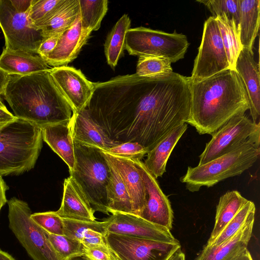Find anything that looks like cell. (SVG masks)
Wrapping results in <instances>:
<instances>
[{
    "instance_id": "44",
    "label": "cell",
    "mask_w": 260,
    "mask_h": 260,
    "mask_svg": "<svg viewBox=\"0 0 260 260\" xmlns=\"http://www.w3.org/2000/svg\"><path fill=\"white\" fill-rule=\"evenodd\" d=\"M9 188V186L6 184L2 176L0 175V210L8 201L6 192Z\"/></svg>"
},
{
    "instance_id": "32",
    "label": "cell",
    "mask_w": 260,
    "mask_h": 260,
    "mask_svg": "<svg viewBox=\"0 0 260 260\" xmlns=\"http://www.w3.org/2000/svg\"><path fill=\"white\" fill-rule=\"evenodd\" d=\"M67 0H32L27 12L31 24L40 27L53 17L65 5Z\"/></svg>"
},
{
    "instance_id": "6",
    "label": "cell",
    "mask_w": 260,
    "mask_h": 260,
    "mask_svg": "<svg viewBox=\"0 0 260 260\" xmlns=\"http://www.w3.org/2000/svg\"><path fill=\"white\" fill-rule=\"evenodd\" d=\"M259 154V147L245 143L207 163L188 167L180 181L191 192L199 191L202 186H213L225 179L241 174L253 166Z\"/></svg>"
},
{
    "instance_id": "25",
    "label": "cell",
    "mask_w": 260,
    "mask_h": 260,
    "mask_svg": "<svg viewBox=\"0 0 260 260\" xmlns=\"http://www.w3.org/2000/svg\"><path fill=\"white\" fill-rule=\"evenodd\" d=\"M248 201L237 190L227 191L220 197L216 207L214 227L206 245L212 244L225 226Z\"/></svg>"
},
{
    "instance_id": "33",
    "label": "cell",
    "mask_w": 260,
    "mask_h": 260,
    "mask_svg": "<svg viewBox=\"0 0 260 260\" xmlns=\"http://www.w3.org/2000/svg\"><path fill=\"white\" fill-rule=\"evenodd\" d=\"M46 233L59 260H72L83 256V244L78 240L64 235Z\"/></svg>"
},
{
    "instance_id": "20",
    "label": "cell",
    "mask_w": 260,
    "mask_h": 260,
    "mask_svg": "<svg viewBox=\"0 0 260 260\" xmlns=\"http://www.w3.org/2000/svg\"><path fill=\"white\" fill-rule=\"evenodd\" d=\"M56 213L63 218L94 221V210L79 187L70 176L63 182L61 206Z\"/></svg>"
},
{
    "instance_id": "12",
    "label": "cell",
    "mask_w": 260,
    "mask_h": 260,
    "mask_svg": "<svg viewBox=\"0 0 260 260\" xmlns=\"http://www.w3.org/2000/svg\"><path fill=\"white\" fill-rule=\"evenodd\" d=\"M106 243L118 260H169L181 248L180 242L166 243L107 233Z\"/></svg>"
},
{
    "instance_id": "26",
    "label": "cell",
    "mask_w": 260,
    "mask_h": 260,
    "mask_svg": "<svg viewBox=\"0 0 260 260\" xmlns=\"http://www.w3.org/2000/svg\"><path fill=\"white\" fill-rule=\"evenodd\" d=\"M239 38L243 48L253 49L258 33L260 21L259 0H239Z\"/></svg>"
},
{
    "instance_id": "1",
    "label": "cell",
    "mask_w": 260,
    "mask_h": 260,
    "mask_svg": "<svg viewBox=\"0 0 260 260\" xmlns=\"http://www.w3.org/2000/svg\"><path fill=\"white\" fill-rule=\"evenodd\" d=\"M190 101L188 77L173 72L148 77L135 73L96 83L88 109L111 140L137 142L149 151L187 123Z\"/></svg>"
},
{
    "instance_id": "13",
    "label": "cell",
    "mask_w": 260,
    "mask_h": 260,
    "mask_svg": "<svg viewBox=\"0 0 260 260\" xmlns=\"http://www.w3.org/2000/svg\"><path fill=\"white\" fill-rule=\"evenodd\" d=\"M107 233L166 243H178L168 229L151 223L133 214L116 212L105 221Z\"/></svg>"
},
{
    "instance_id": "21",
    "label": "cell",
    "mask_w": 260,
    "mask_h": 260,
    "mask_svg": "<svg viewBox=\"0 0 260 260\" xmlns=\"http://www.w3.org/2000/svg\"><path fill=\"white\" fill-rule=\"evenodd\" d=\"M254 221V216L231 238L218 245H206L195 260H230L237 256L247 248Z\"/></svg>"
},
{
    "instance_id": "38",
    "label": "cell",
    "mask_w": 260,
    "mask_h": 260,
    "mask_svg": "<svg viewBox=\"0 0 260 260\" xmlns=\"http://www.w3.org/2000/svg\"><path fill=\"white\" fill-rule=\"evenodd\" d=\"M31 219L49 234L63 235V218L56 211L32 213Z\"/></svg>"
},
{
    "instance_id": "9",
    "label": "cell",
    "mask_w": 260,
    "mask_h": 260,
    "mask_svg": "<svg viewBox=\"0 0 260 260\" xmlns=\"http://www.w3.org/2000/svg\"><path fill=\"white\" fill-rule=\"evenodd\" d=\"M200 155L199 165L207 163L245 143L260 144V123L245 114L234 116L212 135Z\"/></svg>"
},
{
    "instance_id": "15",
    "label": "cell",
    "mask_w": 260,
    "mask_h": 260,
    "mask_svg": "<svg viewBox=\"0 0 260 260\" xmlns=\"http://www.w3.org/2000/svg\"><path fill=\"white\" fill-rule=\"evenodd\" d=\"M50 74L74 112L84 109L96 83L89 81L80 70L67 66L54 67L50 69Z\"/></svg>"
},
{
    "instance_id": "39",
    "label": "cell",
    "mask_w": 260,
    "mask_h": 260,
    "mask_svg": "<svg viewBox=\"0 0 260 260\" xmlns=\"http://www.w3.org/2000/svg\"><path fill=\"white\" fill-rule=\"evenodd\" d=\"M106 152L118 157L134 160H141L147 154L148 151L137 142H126L111 148Z\"/></svg>"
},
{
    "instance_id": "24",
    "label": "cell",
    "mask_w": 260,
    "mask_h": 260,
    "mask_svg": "<svg viewBox=\"0 0 260 260\" xmlns=\"http://www.w3.org/2000/svg\"><path fill=\"white\" fill-rule=\"evenodd\" d=\"M188 124L183 123L172 129L147 153L144 162L146 168L157 179L166 171L168 159L179 139L187 128Z\"/></svg>"
},
{
    "instance_id": "43",
    "label": "cell",
    "mask_w": 260,
    "mask_h": 260,
    "mask_svg": "<svg viewBox=\"0 0 260 260\" xmlns=\"http://www.w3.org/2000/svg\"><path fill=\"white\" fill-rule=\"evenodd\" d=\"M17 118L7 109L0 98V124L12 121Z\"/></svg>"
},
{
    "instance_id": "37",
    "label": "cell",
    "mask_w": 260,
    "mask_h": 260,
    "mask_svg": "<svg viewBox=\"0 0 260 260\" xmlns=\"http://www.w3.org/2000/svg\"><path fill=\"white\" fill-rule=\"evenodd\" d=\"M173 72L171 61L164 57L140 56L136 74L140 76H153Z\"/></svg>"
},
{
    "instance_id": "48",
    "label": "cell",
    "mask_w": 260,
    "mask_h": 260,
    "mask_svg": "<svg viewBox=\"0 0 260 260\" xmlns=\"http://www.w3.org/2000/svg\"><path fill=\"white\" fill-rule=\"evenodd\" d=\"M0 260H15L14 258L8 253L0 249Z\"/></svg>"
},
{
    "instance_id": "46",
    "label": "cell",
    "mask_w": 260,
    "mask_h": 260,
    "mask_svg": "<svg viewBox=\"0 0 260 260\" xmlns=\"http://www.w3.org/2000/svg\"><path fill=\"white\" fill-rule=\"evenodd\" d=\"M230 260H253L252 256L247 249L243 250L240 253H239L237 256H235L233 258Z\"/></svg>"
},
{
    "instance_id": "4",
    "label": "cell",
    "mask_w": 260,
    "mask_h": 260,
    "mask_svg": "<svg viewBox=\"0 0 260 260\" xmlns=\"http://www.w3.org/2000/svg\"><path fill=\"white\" fill-rule=\"evenodd\" d=\"M42 146L39 126L18 118L0 124V175H19L29 171Z\"/></svg>"
},
{
    "instance_id": "47",
    "label": "cell",
    "mask_w": 260,
    "mask_h": 260,
    "mask_svg": "<svg viewBox=\"0 0 260 260\" xmlns=\"http://www.w3.org/2000/svg\"><path fill=\"white\" fill-rule=\"evenodd\" d=\"M169 260H186V259L185 254L180 248L171 256Z\"/></svg>"
},
{
    "instance_id": "45",
    "label": "cell",
    "mask_w": 260,
    "mask_h": 260,
    "mask_svg": "<svg viewBox=\"0 0 260 260\" xmlns=\"http://www.w3.org/2000/svg\"><path fill=\"white\" fill-rule=\"evenodd\" d=\"M11 75L0 68V96L3 95Z\"/></svg>"
},
{
    "instance_id": "34",
    "label": "cell",
    "mask_w": 260,
    "mask_h": 260,
    "mask_svg": "<svg viewBox=\"0 0 260 260\" xmlns=\"http://www.w3.org/2000/svg\"><path fill=\"white\" fill-rule=\"evenodd\" d=\"M197 2L205 5L214 17H224L235 23L239 29V0H202Z\"/></svg>"
},
{
    "instance_id": "28",
    "label": "cell",
    "mask_w": 260,
    "mask_h": 260,
    "mask_svg": "<svg viewBox=\"0 0 260 260\" xmlns=\"http://www.w3.org/2000/svg\"><path fill=\"white\" fill-rule=\"evenodd\" d=\"M131 21L127 14L123 15L108 35L104 45V51L108 64L114 69L125 49V40L130 28Z\"/></svg>"
},
{
    "instance_id": "19",
    "label": "cell",
    "mask_w": 260,
    "mask_h": 260,
    "mask_svg": "<svg viewBox=\"0 0 260 260\" xmlns=\"http://www.w3.org/2000/svg\"><path fill=\"white\" fill-rule=\"evenodd\" d=\"M102 151L118 170L131 199L133 213L139 216L145 205V189L134 160L114 156L102 150Z\"/></svg>"
},
{
    "instance_id": "23",
    "label": "cell",
    "mask_w": 260,
    "mask_h": 260,
    "mask_svg": "<svg viewBox=\"0 0 260 260\" xmlns=\"http://www.w3.org/2000/svg\"><path fill=\"white\" fill-rule=\"evenodd\" d=\"M41 128L43 140L66 163L69 171H72L75 156L70 121L46 125Z\"/></svg>"
},
{
    "instance_id": "5",
    "label": "cell",
    "mask_w": 260,
    "mask_h": 260,
    "mask_svg": "<svg viewBox=\"0 0 260 260\" xmlns=\"http://www.w3.org/2000/svg\"><path fill=\"white\" fill-rule=\"evenodd\" d=\"M74 143L75 162L73 169L69 171L70 176L82 190L94 211L109 214V163L101 149L75 141Z\"/></svg>"
},
{
    "instance_id": "2",
    "label": "cell",
    "mask_w": 260,
    "mask_h": 260,
    "mask_svg": "<svg viewBox=\"0 0 260 260\" xmlns=\"http://www.w3.org/2000/svg\"><path fill=\"white\" fill-rule=\"evenodd\" d=\"M189 83L191 101L187 123L200 135H212L231 118L249 110L246 92L235 70Z\"/></svg>"
},
{
    "instance_id": "30",
    "label": "cell",
    "mask_w": 260,
    "mask_h": 260,
    "mask_svg": "<svg viewBox=\"0 0 260 260\" xmlns=\"http://www.w3.org/2000/svg\"><path fill=\"white\" fill-rule=\"evenodd\" d=\"M215 18L218 24L230 68L235 70L236 60L243 49L239 38V29L235 23L225 18Z\"/></svg>"
},
{
    "instance_id": "16",
    "label": "cell",
    "mask_w": 260,
    "mask_h": 260,
    "mask_svg": "<svg viewBox=\"0 0 260 260\" xmlns=\"http://www.w3.org/2000/svg\"><path fill=\"white\" fill-rule=\"evenodd\" d=\"M235 70L246 92L252 120L259 123V66L254 59L252 49L243 48L236 60Z\"/></svg>"
},
{
    "instance_id": "22",
    "label": "cell",
    "mask_w": 260,
    "mask_h": 260,
    "mask_svg": "<svg viewBox=\"0 0 260 260\" xmlns=\"http://www.w3.org/2000/svg\"><path fill=\"white\" fill-rule=\"evenodd\" d=\"M0 68L10 75H26L50 70L46 60L38 54L4 48L0 55Z\"/></svg>"
},
{
    "instance_id": "11",
    "label": "cell",
    "mask_w": 260,
    "mask_h": 260,
    "mask_svg": "<svg viewBox=\"0 0 260 260\" xmlns=\"http://www.w3.org/2000/svg\"><path fill=\"white\" fill-rule=\"evenodd\" d=\"M0 27L5 39V48L38 54L45 40L41 30L34 27L26 13H18L10 0H0Z\"/></svg>"
},
{
    "instance_id": "7",
    "label": "cell",
    "mask_w": 260,
    "mask_h": 260,
    "mask_svg": "<svg viewBox=\"0 0 260 260\" xmlns=\"http://www.w3.org/2000/svg\"><path fill=\"white\" fill-rule=\"evenodd\" d=\"M189 46L187 37L144 27L129 28L126 32L125 49L130 55L166 58L171 63L183 59Z\"/></svg>"
},
{
    "instance_id": "40",
    "label": "cell",
    "mask_w": 260,
    "mask_h": 260,
    "mask_svg": "<svg viewBox=\"0 0 260 260\" xmlns=\"http://www.w3.org/2000/svg\"><path fill=\"white\" fill-rule=\"evenodd\" d=\"M83 256L90 260H118L107 244L83 245Z\"/></svg>"
},
{
    "instance_id": "3",
    "label": "cell",
    "mask_w": 260,
    "mask_h": 260,
    "mask_svg": "<svg viewBox=\"0 0 260 260\" xmlns=\"http://www.w3.org/2000/svg\"><path fill=\"white\" fill-rule=\"evenodd\" d=\"M3 95L15 116L40 128L70 121L74 112L52 77L50 70L11 75Z\"/></svg>"
},
{
    "instance_id": "14",
    "label": "cell",
    "mask_w": 260,
    "mask_h": 260,
    "mask_svg": "<svg viewBox=\"0 0 260 260\" xmlns=\"http://www.w3.org/2000/svg\"><path fill=\"white\" fill-rule=\"evenodd\" d=\"M134 161L142 176L145 189V205L139 216L151 223L171 230L174 215L168 197L144 162L141 160Z\"/></svg>"
},
{
    "instance_id": "35",
    "label": "cell",
    "mask_w": 260,
    "mask_h": 260,
    "mask_svg": "<svg viewBox=\"0 0 260 260\" xmlns=\"http://www.w3.org/2000/svg\"><path fill=\"white\" fill-rule=\"evenodd\" d=\"M255 207L251 201L244 205L225 226L212 245H218L234 235L251 217L255 216Z\"/></svg>"
},
{
    "instance_id": "17",
    "label": "cell",
    "mask_w": 260,
    "mask_h": 260,
    "mask_svg": "<svg viewBox=\"0 0 260 260\" xmlns=\"http://www.w3.org/2000/svg\"><path fill=\"white\" fill-rule=\"evenodd\" d=\"M91 32L82 27L79 13L73 25L61 34L55 47L45 60L54 67L67 66L77 57Z\"/></svg>"
},
{
    "instance_id": "10",
    "label": "cell",
    "mask_w": 260,
    "mask_h": 260,
    "mask_svg": "<svg viewBox=\"0 0 260 260\" xmlns=\"http://www.w3.org/2000/svg\"><path fill=\"white\" fill-rule=\"evenodd\" d=\"M229 69L217 20L210 16L204 23L201 43L188 80L200 81Z\"/></svg>"
},
{
    "instance_id": "36",
    "label": "cell",
    "mask_w": 260,
    "mask_h": 260,
    "mask_svg": "<svg viewBox=\"0 0 260 260\" xmlns=\"http://www.w3.org/2000/svg\"><path fill=\"white\" fill-rule=\"evenodd\" d=\"M63 235L81 243L91 230H96L105 235L107 234L104 221H85L68 218H63Z\"/></svg>"
},
{
    "instance_id": "41",
    "label": "cell",
    "mask_w": 260,
    "mask_h": 260,
    "mask_svg": "<svg viewBox=\"0 0 260 260\" xmlns=\"http://www.w3.org/2000/svg\"><path fill=\"white\" fill-rule=\"evenodd\" d=\"M61 35H54L45 39L38 49V54L45 59L55 47Z\"/></svg>"
},
{
    "instance_id": "27",
    "label": "cell",
    "mask_w": 260,
    "mask_h": 260,
    "mask_svg": "<svg viewBox=\"0 0 260 260\" xmlns=\"http://www.w3.org/2000/svg\"><path fill=\"white\" fill-rule=\"evenodd\" d=\"M107 160L111 170L107 186L108 212L112 214L116 212L134 214L132 200L127 188L116 168L109 160Z\"/></svg>"
},
{
    "instance_id": "18",
    "label": "cell",
    "mask_w": 260,
    "mask_h": 260,
    "mask_svg": "<svg viewBox=\"0 0 260 260\" xmlns=\"http://www.w3.org/2000/svg\"><path fill=\"white\" fill-rule=\"evenodd\" d=\"M70 126L74 141L97 147L105 151L120 144L111 140L84 109L74 112Z\"/></svg>"
},
{
    "instance_id": "31",
    "label": "cell",
    "mask_w": 260,
    "mask_h": 260,
    "mask_svg": "<svg viewBox=\"0 0 260 260\" xmlns=\"http://www.w3.org/2000/svg\"><path fill=\"white\" fill-rule=\"evenodd\" d=\"M81 26L85 29L97 30L108 10L107 0H78Z\"/></svg>"
},
{
    "instance_id": "29",
    "label": "cell",
    "mask_w": 260,
    "mask_h": 260,
    "mask_svg": "<svg viewBox=\"0 0 260 260\" xmlns=\"http://www.w3.org/2000/svg\"><path fill=\"white\" fill-rule=\"evenodd\" d=\"M80 13L78 0H67L65 5L40 27L44 39L61 34L69 28Z\"/></svg>"
},
{
    "instance_id": "42",
    "label": "cell",
    "mask_w": 260,
    "mask_h": 260,
    "mask_svg": "<svg viewBox=\"0 0 260 260\" xmlns=\"http://www.w3.org/2000/svg\"><path fill=\"white\" fill-rule=\"evenodd\" d=\"M14 9L19 13H26L29 11L32 0H10Z\"/></svg>"
},
{
    "instance_id": "49",
    "label": "cell",
    "mask_w": 260,
    "mask_h": 260,
    "mask_svg": "<svg viewBox=\"0 0 260 260\" xmlns=\"http://www.w3.org/2000/svg\"><path fill=\"white\" fill-rule=\"evenodd\" d=\"M72 260H90L84 256H81L73 258Z\"/></svg>"
},
{
    "instance_id": "8",
    "label": "cell",
    "mask_w": 260,
    "mask_h": 260,
    "mask_svg": "<svg viewBox=\"0 0 260 260\" xmlns=\"http://www.w3.org/2000/svg\"><path fill=\"white\" fill-rule=\"evenodd\" d=\"M9 226L33 260H59L46 232L30 218L28 204L15 197L7 201Z\"/></svg>"
}]
</instances>
